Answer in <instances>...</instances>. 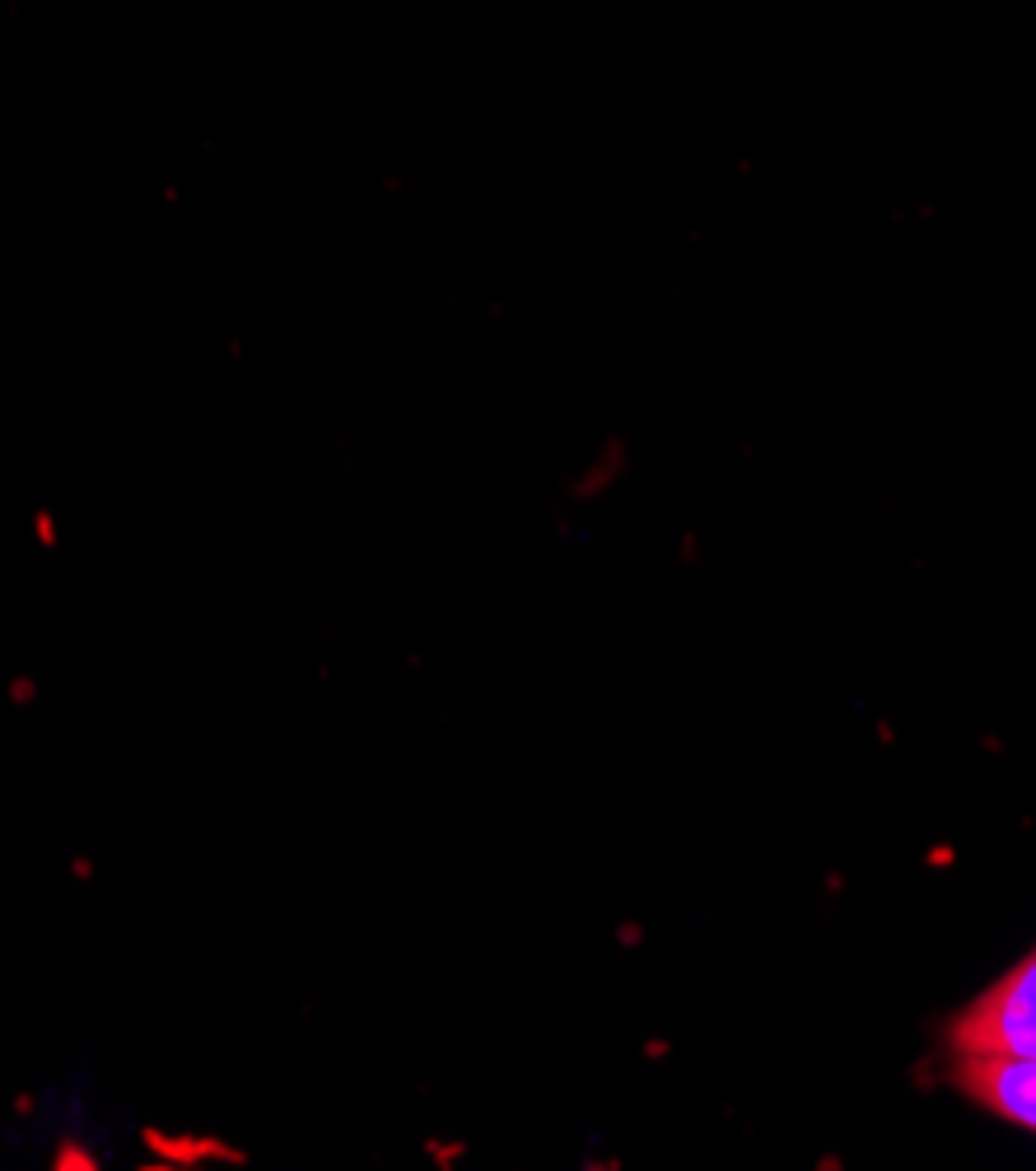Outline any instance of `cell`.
<instances>
[{"label":"cell","mask_w":1036,"mask_h":1171,"mask_svg":"<svg viewBox=\"0 0 1036 1171\" xmlns=\"http://www.w3.org/2000/svg\"><path fill=\"white\" fill-rule=\"evenodd\" d=\"M948 1050L1036 1060V948L948 1017Z\"/></svg>","instance_id":"obj_1"},{"label":"cell","mask_w":1036,"mask_h":1171,"mask_svg":"<svg viewBox=\"0 0 1036 1171\" xmlns=\"http://www.w3.org/2000/svg\"><path fill=\"white\" fill-rule=\"evenodd\" d=\"M953 1088L1004 1125L1036 1134V1060L953 1055Z\"/></svg>","instance_id":"obj_2"},{"label":"cell","mask_w":1036,"mask_h":1171,"mask_svg":"<svg viewBox=\"0 0 1036 1171\" xmlns=\"http://www.w3.org/2000/svg\"><path fill=\"white\" fill-rule=\"evenodd\" d=\"M145 1148L155 1152L150 1166H178V1171H192V1166H210V1162H229V1166H248V1152L234 1148L229 1139H215V1134H164V1129H145L141 1134Z\"/></svg>","instance_id":"obj_3"},{"label":"cell","mask_w":1036,"mask_h":1171,"mask_svg":"<svg viewBox=\"0 0 1036 1171\" xmlns=\"http://www.w3.org/2000/svg\"><path fill=\"white\" fill-rule=\"evenodd\" d=\"M56 1166H80V1171H94V1166H98V1152H89V1148H80V1143L70 1139V1143H61Z\"/></svg>","instance_id":"obj_4"}]
</instances>
